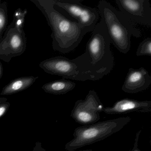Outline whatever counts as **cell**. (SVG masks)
<instances>
[{"label":"cell","instance_id":"obj_1","mask_svg":"<svg viewBox=\"0 0 151 151\" xmlns=\"http://www.w3.org/2000/svg\"><path fill=\"white\" fill-rule=\"evenodd\" d=\"M111 44L107 31L100 21L92 32L85 52L72 60L77 67L82 82L99 80L112 71L114 59Z\"/></svg>","mask_w":151,"mask_h":151},{"label":"cell","instance_id":"obj_2","mask_svg":"<svg viewBox=\"0 0 151 151\" xmlns=\"http://www.w3.org/2000/svg\"><path fill=\"white\" fill-rule=\"evenodd\" d=\"M31 1L43 13L51 28L52 45L54 51L63 54L74 51L84 36L90 32L56 10L54 0H31Z\"/></svg>","mask_w":151,"mask_h":151},{"label":"cell","instance_id":"obj_3","mask_svg":"<svg viewBox=\"0 0 151 151\" xmlns=\"http://www.w3.org/2000/svg\"><path fill=\"white\" fill-rule=\"evenodd\" d=\"M98 11L111 43L122 53L127 54L131 48L132 37L139 38L141 31L120 10L105 0L99 1Z\"/></svg>","mask_w":151,"mask_h":151},{"label":"cell","instance_id":"obj_4","mask_svg":"<svg viewBox=\"0 0 151 151\" xmlns=\"http://www.w3.org/2000/svg\"><path fill=\"white\" fill-rule=\"evenodd\" d=\"M131 121L129 116H123L77 127L74 138L66 144L65 149L74 151L103 140L122 130Z\"/></svg>","mask_w":151,"mask_h":151},{"label":"cell","instance_id":"obj_5","mask_svg":"<svg viewBox=\"0 0 151 151\" xmlns=\"http://www.w3.org/2000/svg\"><path fill=\"white\" fill-rule=\"evenodd\" d=\"M81 0H54V6L62 10L63 14L71 21L92 32L99 19L97 9L83 5Z\"/></svg>","mask_w":151,"mask_h":151},{"label":"cell","instance_id":"obj_6","mask_svg":"<svg viewBox=\"0 0 151 151\" xmlns=\"http://www.w3.org/2000/svg\"><path fill=\"white\" fill-rule=\"evenodd\" d=\"M104 108L97 93L91 90L85 99L76 101L70 116L81 125L92 124L100 120V113L102 112Z\"/></svg>","mask_w":151,"mask_h":151},{"label":"cell","instance_id":"obj_7","mask_svg":"<svg viewBox=\"0 0 151 151\" xmlns=\"http://www.w3.org/2000/svg\"><path fill=\"white\" fill-rule=\"evenodd\" d=\"M119 10L135 24L151 27L149 0H116Z\"/></svg>","mask_w":151,"mask_h":151},{"label":"cell","instance_id":"obj_8","mask_svg":"<svg viewBox=\"0 0 151 151\" xmlns=\"http://www.w3.org/2000/svg\"><path fill=\"white\" fill-rule=\"evenodd\" d=\"M26 37L23 30L18 29L14 22L0 43V59L9 62L14 57L20 56L25 51Z\"/></svg>","mask_w":151,"mask_h":151},{"label":"cell","instance_id":"obj_9","mask_svg":"<svg viewBox=\"0 0 151 151\" xmlns=\"http://www.w3.org/2000/svg\"><path fill=\"white\" fill-rule=\"evenodd\" d=\"M39 66L47 74L63 77L64 78L82 81L76 65L64 56L49 58L41 62Z\"/></svg>","mask_w":151,"mask_h":151},{"label":"cell","instance_id":"obj_10","mask_svg":"<svg viewBox=\"0 0 151 151\" xmlns=\"http://www.w3.org/2000/svg\"><path fill=\"white\" fill-rule=\"evenodd\" d=\"M151 83V76L145 68H129L122 86L126 93H136L148 89Z\"/></svg>","mask_w":151,"mask_h":151},{"label":"cell","instance_id":"obj_11","mask_svg":"<svg viewBox=\"0 0 151 151\" xmlns=\"http://www.w3.org/2000/svg\"><path fill=\"white\" fill-rule=\"evenodd\" d=\"M151 111V101H137L124 99L116 102L112 106L106 107L102 112L107 114H122L132 112L150 113Z\"/></svg>","mask_w":151,"mask_h":151},{"label":"cell","instance_id":"obj_12","mask_svg":"<svg viewBox=\"0 0 151 151\" xmlns=\"http://www.w3.org/2000/svg\"><path fill=\"white\" fill-rule=\"evenodd\" d=\"M38 78V77L31 76L14 79L3 88L1 95H11L24 91L33 84Z\"/></svg>","mask_w":151,"mask_h":151},{"label":"cell","instance_id":"obj_13","mask_svg":"<svg viewBox=\"0 0 151 151\" xmlns=\"http://www.w3.org/2000/svg\"><path fill=\"white\" fill-rule=\"evenodd\" d=\"M76 83L65 78L55 80L45 84L42 89L45 92L55 95H61L68 93L76 87Z\"/></svg>","mask_w":151,"mask_h":151},{"label":"cell","instance_id":"obj_14","mask_svg":"<svg viewBox=\"0 0 151 151\" xmlns=\"http://www.w3.org/2000/svg\"><path fill=\"white\" fill-rule=\"evenodd\" d=\"M137 56H151V38L147 37L139 45L136 52Z\"/></svg>","mask_w":151,"mask_h":151},{"label":"cell","instance_id":"obj_15","mask_svg":"<svg viewBox=\"0 0 151 151\" xmlns=\"http://www.w3.org/2000/svg\"><path fill=\"white\" fill-rule=\"evenodd\" d=\"M7 22V9L0 6V34L6 26Z\"/></svg>","mask_w":151,"mask_h":151},{"label":"cell","instance_id":"obj_16","mask_svg":"<svg viewBox=\"0 0 151 151\" xmlns=\"http://www.w3.org/2000/svg\"><path fill=\"white\" fill-rule=\"evenodd\" d=\"M27 13V10H24V11H23L22 14L20 17L17 18V19L14 18L13 22H14V24L15 27L18 29L20 30H23V26L25 16H26Z\"/></svg>","mask_w":151,"mask_h":151},{"label":"cell","instance_id":"obj_17","mask_svg":"<svg viewBox=\"0 0 151 151\" xmlns=\"http://www.w3.org/2000/svg\"><path fill=\"white\" fill-rule=\"evenodd\" d=\"M10 103L7 101V99L5 98H0V117L4 115L8 110Z\"/></svg>","mask_w":151,"mask_h":151},{"label":"cell","instance_id":"obj_18","mask_svg":"<svg viewBox=\"0 0 151 151\" xmlns=\"http://www.w3.org/2000/svg\"><path fill=\"white\" fill-rule=\"evenodd\" d=\"M22 14L23 11H22L20 9H19L18 10H17L15 12L14 14V19H17V18H19L22 15Z\"/></svg>","mask_w":151,"mask_h":151},{"label":"cell","instance_id":"obj_19","mask_svg":"<svg viewBox=\"0 0 151 151\" xmlns=\"http://www.w3.org/2000/svg\"><path fill=\"white\" fill-rule=\"evenodd\" d=\"M2 68H1V64H0V78H1V76H2Z\"/></svg>","mask_w":151,"mask_h":151},{"label":"cell","instance_id":"obj_20","mask_svg":"<svg viewBox=\"0 0 151 151\" xmlns=\"http://www.w3.org/2000/svg\"><path fill=\"white\" fill-rule=\"evenodd\" d=\"M93 151L91 149H86V150H79V151Z\"/></svg>","mask_w":151,"mask_h":151}]
</instances>
